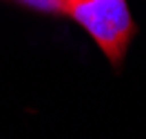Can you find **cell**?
<instances>
[{
	"mask_svg": "<svg viewBox=\"0 0 146 139\" xmlns=\"http://www.w3.org/2000/svg\"><path fill=\"white\" fill-rule=\"evenodd\" d=\"M66 11L93 36L106 57L115 62L124 55L133 36V20L126 0H80Z\"/></svg>",
	"mask_w": 146,
	"mask_h": 139,
	"instance_id": "6da1fadb",
	"label": "cell"
},
{
	"mask_svg": "<svg viewBox=\"0 0 146 139\" xmlns=\"http://www.w3.org/2000/svg\"><path fill=\"white\" fill-rule=\"evenodd\" d=\"M29 5H36V7H58L62 9V0H25Z\"/></svg>",
	"mask_w": 146,
	"mask_h": 139,
	"instance_id": "7a4b0ae2",
	"label": "cell"
},
{
	"mask_svg": "<svg viewBox=\"0 0 146 139\" xmlns=\"http://www.w3.org/2000/svg\"><path fill=\"white\" fill-rule=\"evenodd\" d=\"M75 2H80V0H62V9L66 11L69 7H71V5H75Z\"/></svg>",
	"mask_w": 146,
	"mask_h": 139,
	"instance_id": "3957f363",
	"label": "cell"
}]
</instances>
